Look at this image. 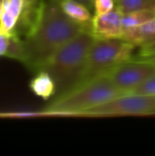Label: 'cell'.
<instances>
[{"instance_id": "cell-8", "label": "cell", "mask_w": 155, "mask_h": 156, "mask_svg": "<svg viewBox=\"0 0 155 156\" xmlns=\"http://www.w3.org/2000/svg\"><path fill=\"white\" fill-rule=\"evenodd\" d=\"M25 0H2L0 34H12L16 27Z\"/></svg>"}, {"instance_id": "cell-10", "label": "cell", "mask_w": 155, "mask_h": 156, "mask_svg": "<svg viewBox=\"0 0 155 156\" xmlns=\"http://www.w3.org/2000/svg\"><path fill=\"white\" fill-rule=\"evenodd\" d=\"M65 15L79 24L91 26L93 16L90 8L78 0H56Z\"/></svg>"}, {"instance_id": "cell-2", "label": "cell", "mask_w": 155, "mask_h": 156, "mask_svg": "<svg viewBox=\"0 0 155 156\" xmlns=\"http://www.w3.org/2000/svg\"><path fill=\"white\" fill-rule=\"evenodd\" d=\"M96 39L86 29L63 45L41 70L48 71L56 83V97L75 89L83 74L90 50Z\"/></svg>"}, {"instance_id": "cell-3", "label": "cell", "mask_w": 155, "mask_h": 156, "mask_svg": "<svg viewBox=\"0 0 155 156\" xmlns=\"http://www.w3.org/2000/svg\"><path fill=\"white\" fill-rule=\"evenodd\" d=\"M124 94L109 75L105 74L68 93L55 97L40 114L80 116L84 112Z\"/></svg>"}, {"instance_id": "cell-14", "label": "cell", "mask_w": 155, "mask_h": 156, "mask_svg": "<svg viewBox=\"0 0 155 156\" xmlns=\"http://www.w3.org/2000/svg\"><path fill=\"white\" fill-rule=\"evenodd\" d=\"M128 94L155 96V75L132 90Z\"/></svg>"}, {"instance_id": "cell-11", "label": "cell", "mask_w": 155, "mask_h": 156, "mask_svg": "<svg viewBox=\"0 0 155 156\" xmlns=\"http://www.w3.org/2000/svg\"><path fill=\"white\" fill-rule=\"evenodd\" d=\"M30 90L43 100H48L56 95V83L46 70H39L29 83Z\"/></svg>"}, {"instance_id": "cell-13", "label": "cell", "mask_w": 155, "mask_h": 156, "mask_svg": "<svg viewBox=\"0 0 155 156\" xmlns=\"http://www.w3.org/2000/svg\"><path fill=\"white\" fill-rule=\"evenodd\" d=\"M116 7L123 14L143 10L155 11V0H116Z\"/></svg>"}, {"instance_id": "cell-1", "label": "cell", "mask_w": 155, "mask_h": 156, "mask_svg": "<svg viewBox=\"0 0 155 156\" xmlns=\"http://www.w3.org/2000/svg\"><path fill=\"white\" fill-rule=\"evenodd\" d=\"M86 29H91V26L71 20L56 0L46 1L37 25L23 39L20 62L28 69L37 72L63 45Z\"/></svg>"}, {"instance_id": "cell-16", "label": "cell", "mask_w": 155, "mask_h": 156, "mask_svg": "<svg viewBox=\"0 0 155 156\" xmlns=\"http://www.w3.org/2000/svg\"><path fill=\"white\" fill-rule=\"evenodd\" d=\"M11 34H0V56H5L10 43Z\"/></svg>"}, {"instance_id": "cell-15", "label": "cell", "mask_w": 155, "mask_h": 156, "mask_svg": "<svg viewBox=\"0 0 155 156\" xmlns=\"http://www.w3.org/2000/svg\"><path fill=\"white\" fill-rule=\"evenodd\" d=\"M115 0H93V8L95 15L108 13L115 8Z\"/></svg>"}, {"instance_id": "cell-12", "label": "cell", "mask_w": 155, "mask_h": 156, "mask_svg": "<svg viewBox=\"0 0 155 156\" xmlns=\"http://www.w3.org/2000/svg\"><path fill=\"white\" fill-rule=\"evenodd\" d=\"M153 17H155V11H152V10L133 11V12L123 14V18H122L123 31L129 28L138 27L151 20Z\"/></svg>"}, {"instance_id": "cell-7", "label": "cell", "mask_w": 155, "mask_h": 156, "mask_svg": "<svg viewBox=\"0 0 155 156\" xmlns=\"http://www.w3.org/2000/svg\"><path fill=\"white\" fill-rule=\"evenodd\" d=\"M123 13L115 7L113 10L95 15L91 23V31L97 37H121L123 32Z\"/></svg>"}, {"instance_id": "cell-9", "label": "cell", "mask_w": 155, "mask_h": 156, "mask_svg": "<svg viewBox=\"0 0 155 156\" xmlns=\"http://www.w3.org/2000/svg\"><path fill=\"white\" fill-rule=\"evenodd\" d=\"M121 37L137 47L153 41L155 40V17L138 27L124 30Z\"/></svg>"}, {"instance_id": "cell-17", "label": "cell", "mask_w": 155, "mask_h": 156, "mask_svg": "<svg viewBox=\"0 0 155 156\" xmlns=\"http://www.w3.org/2000/svg\"><path fill=\"white\" fill-rule=\"evenodd\" d=\"M141 51L139 52L138 55H145V54H150V53H155V40L151 41L143 46L141 47Z\"/></svg>"}, {"instance_id": "cell-4", "label": "cell", "mask_w": 155, "mask_h": 156, "mask_svg": "<svg viewBox=\"0 0 155 156\" xmlns=\"http://www.w3.org/2000/svg\"><path fill=\"white\" fill-rule=\"evenodd\" d=\"M136 47L122 37H96L90 50L83 74L76 88L108 74L119 64L131 59Z\"/></svg>"}, {"instance_id": "cell-6", "label": "cell", "mask_w": 155, "mask_h": 156, "mask_svg": "<svg viewBox=\"0 0 155 156\" xmlns=\"http://www.w3.org/2000/svg\"><path fill=\"white\" fill-rule=\"evenodd\" d=\"M108 75L117 88L128 94L132 90L154 76L155 66L146 60L132 57L116 66Z\"/></svg>"}, {"instance_id": "cell-5", "label": "cell", "mask_w": 155, "mask_h": 156, "mask_svg": "<svg viewBox=\"0 0 155 156\" xmlns=\"http://www.w3.org/2000/svg\"><path fill=\"white\" fill-rule=\"evenodd\" d=\"M155 114V96L124 94L84 112L80 116H121Z\"/></svg>"}, {"instance_id": "cell-20", "label": "cell", "mask_w": 155, "mask_h": 156, "mask_svg": "<svg viewBox=\"0 0 155 156\" xmlns=\"http://www.w3.org/2000/svg\"><path fill=\"white\" fill-rule=\"evenodd\" d=\"M2 13H3V7H2V2L0 1V19L2 16Z\"/></svg>"}, {"instance_id": "cell-18", "label": "cell", "mask_w": 155, "mask_h": 156, "mask_svg": "<svg viewBox=\"0 0 155 156\" xmlns=\"http://www.w3.org/2000/svg\"><path fill=\"white\" fill-rule=\"evenodd\" d=\"M133 58L143 59V60H146V61L153 64L155 66V53H150V54H145V55H137Z\"/></svg>"}, {"instance_id": "cell-21", "label": "cell", "mask_w": 155, "mask_h": 156, "mask_svg": "<svg viewBox=\"0 0 155 156\" xmlns=\"http://www.w3.org/2000/svg\"><path fill=\"white\" fill-rule=\"evenodd\" d=\"M0 1H1V2H2V0H0Z\"/></svg>"}, {"instance_id": "cell-19", "label": "cell", "mask_w": 155, "mask_h": 156, "mask_svg": "<svg viewBox=\"0 0 155 156\" xmlns=\"http://www.w3.org/2000/svg\"><path fill=\"white\" fill-rule=\"evenodd\" d=\"M78 1H79L81 3H83L84 5H86L90 9L91 7H93V0H78Z\"/></svg>"}]
</instances>
